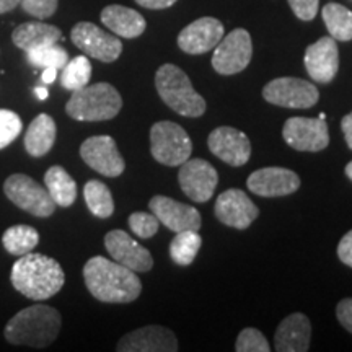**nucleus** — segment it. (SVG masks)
<instances>
[{"label": "nucleus", "mask_w": 352, "mask_h": 352, "mask_svg": "<svg viewBox=\"0 0 352 352\" xmlns=\"http://www.w3.org/2000/svg\"><path fill=\"white\" fill-rule=\"evenodd\" d=\"M57 77V69H52V67H47L43 70V76H41V82L46 83V85H50L56 80Z\"/></svg>", "instance_id": "nucleus-43"}, {"label": "nucleus", "mask_w": 352, "mask_h": 352, "mask_svg": "<svg viewBox=\"0 0 352 352\" xmlns=\"http://www.w3.org/2000/svg\"><path fill=\"white\" fill-rule=\"evenodd\" d=\"M336 316L342 324V328L352 333V298H344V300L338 303Z\"/></svg>", "instance_id": "nucleus-38"}, {"label": "nucleus", "mask_w": 352, "mask_h": 352, "mask_svg": "<svg viewBox=\"0 0 352 352\" xmlns=\"http://www.w3.org/2000/svg\"><path fill=\"white\" fill-rule=\"evenodd\" d=\"M155 87L164 103L175 113L186 118H199L206 113L204 98L178 65H162L155 74Z\"/></svg>", "instance_id": "nucleus-4"}, {"label": "nucleus", "mask_w": 352, "mask_h": 352, "mask_svg": "<svg viewBox=\"0 0 352 352\" xmlns=\"http://www.w3.org/2000/svg\"><path fill=\"white\" fill-rule=\"evenodd\" d=\"M21 3V0H0V15L2 13L12 12L13 8H16Z\"/></svg>", "instance_id": "nucleus-42"}, {"label": "nucleus", "mask_w": 352, "mask_h": 352, "mask_svg": "<svg viewBox=\"0 0 352 352\" xmlns=\"http://www.w3.org/2000/svg\"><path fill=\"white\" fill-rule=\"evenodd\" d=\"M305 69L310 78L316 83H329L340 69V51L336 39L324 36L310 44L305 51Z\"/></svg>", "instance_id": "nucleus-18"}, {"label": "nucleus", "mask_w": 352, "mask_h": 352, "mask_svg": "<svg viewBox=\"0 0 352 352\" xmlns=\"http://www.w3.org/2000/svg\"><path fill=\"white\" fill-rule=\"evenodd\" d=\"M26 59H28V63L34 65V67H52L57 70H63L64 65L69 63V52L65 51L63 46L54 43L47 44V46L36 47V50L26 51Z\"/></svg>", "instance_id": "nucleus-32"}, {"label": "nucleus", "mask_w": 352, "mask_h": 352, "mask_svg": "<svg viewBox=\"0 0 352 352\" xmlns=\"http://www.w3.org/2000/svg\"><path fill=\"white\" fill-rule=\"evenodd\" d=\"M70 39L78 50L101 63H114L122 52L120 38L113 36L90 21H80L70 32Z\"/></svg>", "instance_id": "nucleus-10"}, {"label": "nucleus", "mask_w": 352, "mask_h": 352, "mask_svg": "<svg viewBox=\"0 0 352 352\" xmlns=\"http://www.w3.org/2000/svg\"><path fill=\"white\" fill-rule=\"evenodd\" d=\"M3 192L16 208L36 217H50L56 210V202L47 189L34 182L32 176L21 173L8 176L3 183Z\"/></svg>", "instance_id": "nucleus-7"}, {"label": "nucleus", "mask_w": 352, "mask_h": 352, "mask_svg": "<svg viewBox=\"0 0 352 352\" xmlns=\"http://www.w3.org/2000/svg\"><path fill=\"white\" fill-rule=\"evenodd\" d=\"M201 245L202 239L197 230L178 232L170 243V258L178 266H189L199 253Z\"/></svg>", "instance_id": "nucleus-29"}, {"label": "nucleus", "mask_w": 352, "mask_h": 352, "mask_svg": "<svg viewBox=\"0 0 352 352\" xmlns=\"http://www.w3.org/2000/svg\"><path fill=\"white\" fill-rule=\"evenodd\" d=\"M104 248L111 254L113 261L129 267L134 272H147L153 267L152 254L147 248L131 239L124 230H111L104 236Z\"/></svg>", "instance_id": "nucleus-15"}, {"label": "nucleus", "mask_w": 352, "mask_h": 352, "mask_svg": "<svg viewBox=\"0 0 352 352\" xmlns=\"http://www.w3.org/2000/svg\"><path fill=\"white\" fill-rule=\"evenodd\" d=\"M122 108L120 91L109 83L100 82L72 91L65 111L76 121H108L118 116Z\"/></svg>", "instance_id": "nucleus-5"}, {"label": "nucleus", "mask_w": 352, "mask_h": 352, "mask_svg": "<svg viewBox=\"0 0 352 352\" xmlns=\"http://www.w3.org/2000/svg\"><path fill=\"white\" fill-rule=\"evenodd\" d=\"M292 12L296 13L297 19L303 21H310L316 16L318 12V3L320 0H287Z\"/></svg>", "instance_id": "nucleus-37"}, {"label": "nucleus", "mask_w": 352, "mask_h": 352, "mask_svg": "<svg viewBox=\"0 0 352 352\" xmlns=\"http://www.w3.org/2000/svg\"><path fill=\"white\" fill-rule=\"evenodd\" d=\"M60 314L50 305H32L26 307L6 327V340L10 344L43 347L51 346L60 331Z\"/></svg>", "instance_id": "nucleus-3"}, {"label": "nucleus", "mask_w": 352, "mask_h": 352, "mask_svg": "<svg viewBox=\"0 0 352 352\" xmlns=\"http://www.w3.org/2000/svg\"><path fill=\"white\" fill-rule=\"evenodd\" d=\"M324 25L329 36L336 41H351L352 39V12L340 3H328L323 7Z\"/></svg>", "instance_id": "nucleus-27"}, {"label": "nucleus", "mask_w": 352, "mask_h": 352, "mask_svg": "<svg viewBox=\"0 0 352 352\" xmlns=\"http://www.w3.org/2000/svg\"><path fill=\"white\" fill-rule=\"evenodd\" d=\"M44 184L50 192L56 206L60 208H70L77 199V183L65 168L56 165L51 166L44 175Z\"/></svg>", "instance_id": "nucleus-26"}, {"label": "nucleus", "mask_w": 352, "mask_h": 352, "mask_svg": "<svg viewBox=\"0 0 352 352\" xmlns=\"http://www.w3.org/2000/svg\"><path fill=\"white\" fill-rule=\"evenodd\" d=\"M83 279L88 292L104 303H131L142 292V283L134 271L103 256L88 259Z\"/></svg>", "instance_id": "nucleus-1"}, {"label": "nucleus", "mask_w": 352, "mask_h": 352, "mask_svg": "<svg viewBox=\"0 0 352 352\" xmlns=\"http://www.w3.org/2000/svg\"><path fill=\"white\" fill-rule=\"evenodd\" d=\"M223 38V25L212 16L192 21L178 34L179 50L186 54H204L212 51Z\"/></svg>", "instance_id": "nucleus-21"}, {"label": "nucleus", "mask_w": 352, "mask_h": 352, "mask_svg": "<svg viewBox=\"0 0 352 352\" xmlns=\"http://www.w3.org/2000/svg\"><path fill=\"white\" fill-rule=\"evenodd\" d=\"M338 258H340L346 266L352 267V230L347 232L341 239L340 245H338Z\"/></svg>", "instance_id": "nucleus-39"}, {"label": "nucleus", "mask_w": 352, "mask_h": 352, "mask_svg": "<svg viewBox=\"0 0 352 352\" xmlns=\"http://www.w3.org/2000/svg\"><path fill=\"white\" fill-rule=\"evenodd\" d=\"M215 217L223 226L245 230L258 219L259 209L241 189H227L215 201Z\"/></svg>", "instance_id": "nucleus-14"}, {"label": "nucleus", "mask_w": 352, "mask_h": 352, "mask_svg": "<svg viewBox=\"0 0 352 352\" xmlns=\"http://www.w3.org/2000/svg\"><path fill=\"white\" fill-rule=\"evenodd\" d=\"M3 248L13 256H23L33 252L39 243V233L36 228L30 226H13L8 227L2 236Z\"/></svg>", "instance_id": "nucleus-28"}, {"label": "nucleus", "mask_w": 352, "mask_h": 352, "mask_svg": "<svg viewBox=\"0 0 352 352\" xmlns=\"http://www.w3.org/2000/svg\"><path fill=\"white\" fill-rule=\"evenodd\" d=\"M179 166L178 182L184 195L195 202H208L217 188V170L204 158H188Z\"/></svg>", "instance_id": "nucleus-12"}, {"label": "nucleus", "mask_w": 352, "mask_h": 352, "mask_svg": "<svg viewBox=\"0 0 352 352\" xmlns=\"http://www.w3.org/2000/svg\"><path fill=\"white\" fill-rule=\"evenodd\" d=\"M311 324L303 314H292L280 321L274 334L277 352H305L310 347Z\"/></svg>", "instance_id": "nucleus-22"}, {"label": "nucleus", "mask_w": 352, "mask_h": 352, "mask_svg": "<svg viewBox=\"0 0 352 352\" xmlns=\"http://www.w3.org/2000/svg\"><path fill=\"white\" fill-rule=\"evenodd\" d=\"M140 7L151 8V10H162L176 3V0H135Z\"/></svg>", "instance_id": "nucleus-40"}, {"label": "nucleus", "mask_w": 352, "mask_h": 352, "mask_svg": "<svg viewBox=\"0 0 352 352\" xmlns=\"http://www.w3.org/2000/svg\"><path fill=\"white\" fill-rule=\"evenodd\" d=\"M158 220L153 214L147 212H134L129 215V227L131 230L139 236V239H152L158 232Z\"/></svg>", "instance_id": "nucleus-35"}, {"label": "nucleus", "mask_w": 352, "mask_h": 352, "mask_svg": "<svg viewBox=\"0 0 352 352\" xmlns=\"http://www.w3.org/2000/svg\"><path fill=\"white\" fill-rule=\"evenodd\" d=\"M250 191L261 197H280L296 192L300 188V178L296 171L280 166H266L250 175L246 182Z\"/></svg>", "instance_id": "nucleus-17"}, {"label": "nucleus", "mask_w": 352, "mask_h": 352, "mask_svg": "<svg viewBox=\"0 0 352 352\" xmlns=\"http://www.w3.org/2000/svg\"><path fill=\"white\" fill-rule=\"evenodd\" d=\"M83 197H85L87 208L90 212L100 219L111 217L114 212V201L111 191L104 183L98 179H91L83 188Z\"/></svg>", "instance_id": "nucleus-30"}, {"label": "nucleus", "mask_w": 352, "mask_h": 352, "mask_svg": "<svg viewBox=\"0 0 352 352\" xmlns=\"http://www.w3.org/2000/svg\"><path fill=\"white\" fill-rule=\"evenodd\" d=\"M10 279L21 296L41 302L54 297L63 289L65 274L56 259L30 252L13 264Z\"/></svg>", "instance_id": "nucleus-2"}, {"label": "nucleus", "mask_w": 352, "mask_h": 352, "mask_svg": "<svg viewBox=\"0 0 352 352\" xmlns=\"http://www.w3.org/2000/svg\"><path fill=\"white\" fill-rule=\"evenodd\" d=\"M263 96L267 103L276 107L307 109L318 103L320 91L311 82L296 77H280L264 85Z\"/></svg>", "instance_id": "nucleus-8"}, {"label": "nucleus", "mask_w": 352, "mask_h": 352, "mask_svg": "<svg viewBox=\"0 0 352 352\" xmlns=\"http://www.w3.org/2000/svg\"><path fill=\"white\" fill-rule=\"evenodd\" d=\"M83 162L108 178H116L126 168L124 158L121 157L118 145L109 135H94L88 138L80 147Z\"/></svg>", "instance_id": "nucleus-13"}, {"label": "nucleus", "mask_w": 352, "mask_h": 352, "mask_svg": "<svg viewBox=\"0 0 352 352\" xmlns=\"http://www.w3.org/2000/svg\"><path fill=\"white\" fill-rule=\"evenodd\" d=\"M235 349L236 352H270L271 346L259 329L245 328L236 338Z\"/></svg>", "instance_id": "nucleus-34"}, {"label": "nucleus", "mask_w": 352, "mask_h": 352, "mask_svg": "<svg viewBox=\"0 0 352 352\" xmlns=\"http://www.w3.org/2000/svg\"><path fill=\"white\" fill-rule=\"evenodd\" d=\"M60 38H63V33L57 26L43 23V21H28V23L16 26L12 33L13 44L25 52L54 44Z\"/></svg>", "instance_id": "nucleus-24"}, {"label": "nucleus", "mask_w": 352, "mask_h": 352, "mask_svg": "<svg viewBox=\"0 0 352 352\" xmlns=\"http://www.w3.org/2000/svg\"><path fill=\"white\" fill-rule=\"evenodd\" d=\"M34 95H36L39 100H46L47 96H50V91H47L46 87H36L34 88Z\"/></svg>", "instance_id": "nucleus-44"}, {"label": "nucleus", "mask_w": 352, "mask_h": 352, "mask_svg": "<svg viewBox=\"0 0 352 352\" xmlns=\"http://www.w3.org/2000/svg\"><path fill=\"white\" fill-rule=\"evenodd\" d=\"M57 3H59V0H21L20 6L28 15L44 20L54 15Z\"/></svg>", "instance_id": "nucleus-36"}, {"label": "nucleus", "mask_w": 352, "mask_h": 352, "mask_svg": "<svg viewBox=\"0 0 352 352\" xmlns=\"http://www.w3.org/2000/svg\"><path fill=\"white\" fill-rule=\"evenodd\" d=\"M120 352H176L178 341L173 331L165 327H144L127 333L118 342Z\"/></svg>", "instance_id": "nucleus-20"}, {"label": "nucleus", "mask_w": 352, "mask_h": 352, "mask_svg": "<svg viewBox=\"0 0 352 352\" xmlns=\"http://www.w3.org/2000/svg\"><path fill=\"white\" fill-rule=\"evenodd\" d=\"M148 208L160 220V223H164L173 233L201 228V214L192 206L183 204L166 196H155L148 202Z\"/></svg>", "instance_id": "nucleus-19"}, {"label": "nucleus", "mask_w": 352, "mask_h": 352, "mask_svg": "<svg viewBox=\"0 0 352 352\" xmlns=\"http://www.w3.org/2000/svg\"><path fill=\"white\" fill-rule=\"evenodd\" d=\"M151 152L158 164L179 166L191 158L192 142L179 124L173 121H160L151 129Z\"/></svg>", "instance_id": "nucleus-6"}, {"label": "nucleus", "mask_w": 352, "mask_h": 352, "mask_svg": "<svg viewBox=\"0 0 352 352\" xmlns=\"http://www.w3.org/2000/svg\"><path fill=\"white\" fill-rule=\"evenodd\" d=\"M56 142V122L50 114H39L26 129L25 148L32 157H43Z\"/></svg>", "instance_id": "nucleus-25"}, {"label": "nucleus", "mask_w": 352, "mask_h": 352, "mask_svg": "<svg viewBox=\"0 0 352 352\" xmlns=\"http://www.w3.org/2000/svg\"><path fill=\"white\" fill-rule=\"evenodd\" d=\"M23 122L16 113L10 109H0V151L10 145L20 135Z\"/></svg>", "instance_id": "nucleus-33"}, {"label": "nucleus", "mask_w": 352, "mask_h": 352, "mask_svg": "<svg viewBox=\"0 0 352 352\" xmlns=\"http://www.w3.org/2000/svg\"><path fill=\"white\" fill-rule=\"evenodd\" d=\"M341 129L344 132V138H346V144L347 147L352 151V111L349 114H346L341 121Z\"/></svg>", "instance_id": "nucleus-41"}, {"label": "nucleus", "mask_w": 352, "mask_h": 352, "mask_svg": "<svg viewBox=\"0 0 352 352\" xmlns=\"http://www.w3.org/2000/svg\"><path fill=\"white\" fill-rule=\"evenodd\" d=\"M101 21L121 38H138L145 32V19L134 8L122 6H108L101 12Z\"/></svg>", "instance_id": "nucleus-23"}, {"label": "nucleus", "mask_w": 352, "mask_h": 352, "mask_svg": "<svg viewBox=\"0 0 352 352\" xmlns=\"http://www.w3.org/2000/svg\"><path fill=\"white\" fill-rule=\"evenodd\" d=\"M346 176H347V178H349L351 179V182H352V160L349 162V164H347L346 165Z\"/></svg>", "instance_id": "nucleus-45"}, {"label": "nucleus", "mask_w": 352, "mask_h": 352, "mask_svg": "<svg viewBox=\"0 0 352 352\" xmlns=\"http://www.w3.org/2000/svg\"><path fill=\"white\" fill-rule=\"evenodd\" d=\"M209 151L232 166H241L252 157V144L245 132L235 127L222 126L210 132Z\"/></svg>", "instance_id": "nucleus-16"}, {"label": "nucleus", "mask_w": 352, "mask_h": 352, "mask_svg": "<svg viewBox=\"0 0 352 352\" xmlns=\"http://www.w3.org/2000/svg\"><path fill=\"white\" fill-rule=\"evenodd\" d=\"M253 56V43L243 28L233 30L214 47L212 67L220 76H233L248 67Z\"/></svg>", "instance_id": "nucleus-9"}, {"label": "nucleus", "mask_w": 352, "mask_h": 352, "mask_svg": "<svg viewBox=\"0 0 352 352\" xmlns=\"http://www.w3.org/2000/svg\"><path fill=\"white\" fill-rule=\"evenodd\" d=\"M287 145L300 152H320L328 147V124L320 118H289L283 129Z\"/></svg>", "instance_id": "nucleus-11"}, {"label": "nucleus", "mask_w": 352, "mask_h": 352, "mask_svg": "<svg viewBox=\"0 0 352 352\" xmlns=\"http://www.w3.org/2000/svg\"><path fill=\"white\" fill-rule=\"evenodd\" d=\"M91 78V64L87 56H77L70 59L60 72V85L65 90L77 91L87 87Z\"/></svg>", "instance_id": "nucleus-31"}]
</instances>
